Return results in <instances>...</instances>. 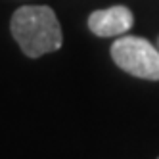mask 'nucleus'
I'll return each mask as SVG.
<instances>
[{"mask_svg":"<svg viewBox=\"0 0 159 159\" xmlns=\"http://www.w3.org/2000/svg\"><path fill=\"white\" fill-rule=\"evenodd\" d=\"M10 29L29 58H40L61 48L63 35L58 16L50 6H23L14 12Z\"/></svg>","mask_w":159,"mask_h":159,"instance_id":"nucleus-1","label":"nucleus"},{"mask_svg":"<svg viewBox=\"0 0 159 159\" xmlns=\"http://www.w3.org/2000/svg\"><path fill=\"white\" fill-rule=\"evenodd\" d=\"M111 58L125 73L159 81V52L142 37H121L111 44Z\"/></svg>","mask_w":159,"mask_h":159,"instance_id":"nucleus-2","label":"nucleus"},{"mask_svg":"<svg viewBox=\"0 0 159 159\" xmlns=\"http://www.w3.org/2000/svg\"><path fill=\"white\" fill-rule=\"evenodd\" d=\"M134 23V16L127 6H113L107 10H96L88 17V27L96 37L125 35Z\"/></svg>","mask_w":159,"mask_h":159,"instance_id":"nucleus-3","label":"nucleus"},{"mask_svg":"<svg viewBox=\"0 0 159 159\" xmlns=\"http://www.w3.org/2000/svg\"><path fill=\"white\" fill-rule=\"evenodd\" d=\"M157 159H159V157H157Z\"/></svg>","mask_w":159,"mask_h":159,"instance_id":"nucleus-4","label":"nucleus"}]
</instances>
